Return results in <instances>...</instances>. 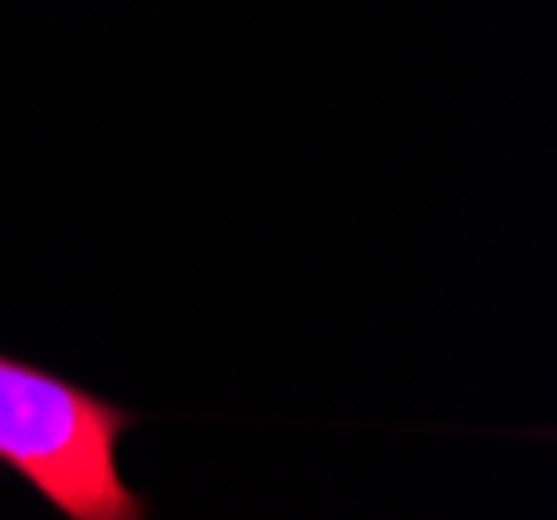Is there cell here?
<instances>
[{"label":"cell","instance_id":"1","mask_svg":"<svg viewBox=\"0 0 557 520\" xmlns=\"http://www.w3.org/2000/svg\"><path fill=\"white\" fill-rule=\"evenodd\" d=\"M134 412L34 362L0 355V467L25 479L67 520H141L125 483L121 437Z\"/></svg>","mask_w":557,"mask_h":520}]
</instances>
